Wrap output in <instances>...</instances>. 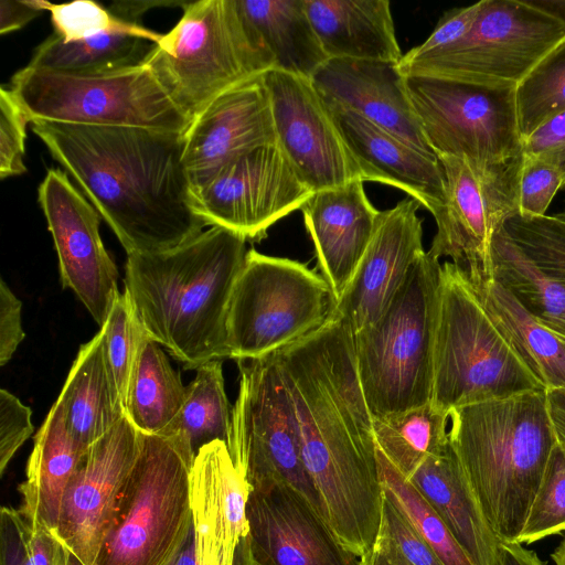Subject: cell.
<instances>
[{"label": "cell", "mask_w": 565, "mask_h": 565, "mask_svg": "<svg viewBox=\"0 0 565 565\" xmlns=\"http://www.w3.org/2000/svg\"><path fill=\"white\" fill-rule=\"evenodd\" d=\"M274 356L323 518L339 541L361 557L379 534L383 489L353 335L329 313L321 327Z\"/></svg>", "instance_id": "cell-1"}, {"label": "cell", "mask_w": 565, "mask_h": 565, "mask_svg": "<svg viewBox=\"0 0 565 565\" xmlns=\"http://www.w3.org/2000/svg\"><path fill=\"white\" fill-rule=\"evenodd\" d=\"M30 124L127 255L175 248L207 226L192 206L183 135L139 127Z\"/></svg>", "instance_id": "cell-2"}, {"label": "cell", "mask_w": 565, "mask_h": 565, "mask_svg": "<svg viewBox=\"0 0 565 565\" xmlns=\"http://www.w3.org/2000/svg\"><path fill=\"white\" fill-rule=\"evenodd\" d=\"M246 242L211 226L175 248L127 255L125 292L140 324L186 369L230 358L227 311Z\"/></svg>", "instance_id": "cell-3"}, {"label": "cell", "mask_w": 565, "mask_h": 565, "mask_svg": "<svg viewBox=\"0 0 565 565\" xmlns=\"http://www.w3.org/2000/svg\"><path fill=\"white\" fill-rule=\"evenodd\" d=\"M449 443L481 512L500 540L518 542L556 437L546 392L454 408Z\"/></svg>", "instance_id": "cell-4"}, {"label": "cell", "mask_w": 565, "mask_h": 565, "mask_svg": "<svg viewBox=\"0 0 565 565\" xmlns=\"http://www.w3.org/2000/svg\"><path fill=\"white\" fill-rule=\"evenodd\" d=\"M441 264L418 256L382 316L353 335L358 376L373 417L430 403Z\"/></svg>", "instance_id": "cell-5"}, {"label": "cell", "mask_w": 565, "mask_h": 565, "mask_svg": "<svg viewBox=\"0 0 565 565\" xmlns=\"http://www.w3.org/2000/svg\"><path fill=\"white\" fill-rule=\"evenodd\" d=\"M532 391L546 392L492 322L467 273L441 264L430 403L449 414Z\"/></svg>", "instance_id": "cell-6"}, {"label": "cell", "mask_w": 565, "mask_h": 565, "mask_svg": "<svg viewBox=\"0 0 565 565\" xmlns=\"http://www.w3.org/2000/svg\"><path fill=\"white\" fill-rule=\"evenodd\" d=\"M182 10L143 65L192 122L223 93L275 68V61L235 0L190 1Z\"/></svg>", "instance_id": "cell-7"}, {"label": "cell", "mask_w": 565, "mask_h": 565, "mask_svg": "<svg viewBox=\"0 0 565 565\" xmlns=\"http://www.w3.org/2000/svg\"><path fill=\"white\" fill-rule=\"evenodd\" d=\"M194 456L174 439L142 434L136 462L94 565H170L193 525Z\"/></svg>", "instance_id": "cell-8"}, {"label": "cell", "mask_w": 565, "mask_h": 565, "mask_svg": "<svg viewBox=\"0 0 565 565\" xmlns=\"http://www.w3.org/2000/svg\"><path fill=\"white\" fill-rule=\"evenodd\" d=\"M9 89L30 122L139 127L180 135L191 125L143 64L98 75L26 65L12 76Z\"/></svg>", "instance_id": "cell-9"}, {"label": "cell", "mask_w": 565, "mask_h": 565, "mask_svg": "<svg viewBox=\"0 0 565 565\" xmlns=\"http://www.w3.org/2000/svg\"><path fill=\"white\" fill-rule=\"evenodd\" d=\"M328 282L307 265L248 249L226 320L230 359H259L301 340L327 320Z\"/></svg>", "instance_id": "cell-10"}, {"label": "cell", "mask_w": 565, "mask_h": 565, "mask_svg": "<svg viewBox=\"0 0 565 565\" xmlns=\"http://www.w3.org/2000/svg\"><path fill=\"white\" fill-rule=\"evenodd\" d=\"M563 39L565 26L526 0H482L470 30L430 54L402 60L404 76L514 86Z\"/></svg>", "instance_id": "cell-11"}, {"label": "cell", "mask_w": 565, "mask_h": 565, "mask_svg": "<svg viewBox=\"0 0 565 565\" xmlns=\"http://www.w3.org/2000/svg\"><path fill=\"white\" fill-rule=\"evenodd\" d=\"M237 364L239 386L228 447L235 468L250 490L288 484L322 514L318 492L303 465L292 406L274 353Z\"/></svg>", "instance_id": "cell-12"}, {"label": "cell", "mask_w": 565, "mask_h": 565, "mask_svg": "<svg viewBox=\"0 0 565 565\" xmlns=\"http://www.w3.org/2000/svg\"><path fill=\"white\" fill-rule=\"evenodd\" d=\"M405 77L423 134L437 157L487 164L523 154L516 87Z\"/></svg>", "instance_id": "cell-13"}, {"label": "cell", "mask_w": 565, "mask_h": 565, "mask_svg": "<svg viewBox=\"0 0 565 565\" xmlns=\"http://www.w3.org/2000/svg\"><path fill=\"white\" fill-rule=\"evenodd\" d=\"M445 177V199L433 215L437 231L427 252L448 257L470 280L492 277L491 241L504 221L519 213L523 154L510 160L476 164L438 157Z\"/></svg>", "instance_id": "cell-14"}, {"label": "cell", "mask_w": 565, "mask_h": 565, "mask_svg": "<svg viewBox=\"0 0 565 565\" xmlns=\"http://www.w3.org/2000/svg\"><path fill=\"white\" fill-rule=\"evenodd\" d=\"M312 193L276 140L224 164L191 191V200L206 225L259 242L273 224L301 209Z\"/></svg>", "instance_id": "cell-15"}, {"label": "cell", "mask_w": 565, "mask_h": 565, "mask_svg": "<svg viewBox=\"0 0 565 565\" xmlns=\"http://www.w3.org/2000/svg\"><path fill=\"white\" fill-rule=\"evenodd\" d=\"M38 201L57 253L63 287L75 292L102 327L120 292L118 269L100 237V215L58 168L47 170Z\"/></svg>", "instance_id": "cell-16"}, {"label": "cell", "mask_w": 565, "mask_h": 565, "mask_svg": "<svg viewBox=\"0 0 565 565\" xmlns=\"http://www.w3.org/2000/svg\"><path fill=\"white\" fill-rule=\"evenodd\" d=\"M262 78L276 140L303 183L316 192L361 179L311 78L277 68Z\"/></svg>", "instance_id": "cell-17"}, {"label": "cell", "mask_w": 565, "mask_h": 565, "mask_svg": "<svg viewBox=\"0 0 565 565\" xmlns=\"http://www.w3.org/2000/svg\"><path fill=\"white\" fill-rule=\"evenodd\" d=\"M141 433L124 417L83 455L65 489L55 535L94 565L140 449Z\"/></svg>", "instance_id": "cell-18"}, {"label": "cell", "mask_w": 565, "mask_h": 565, "mask_svg": "<svg viewBox=\"0 0 565 565\" xmlns=\"http://www.w3.org/2000/svg\"><path fill=\"white\" fill-rule=\"evenodd\" d=\"M420 203L406 196L381 211L372 239L330 315L352 334L377 320L405 281L414 263L425 250Z\"/></svg>", "instance_id": "cell-19"}, {"label": "cell", "mask_w": 565, "mask_h": 565, "mask_svg": "<svg viewBox=\"0 0 565 565\" xmlns=\"http://www.w3.org/2000/svg\"><path fill=\"white\" fill-rule=\"evenodd\" d=\"M246 515L257 565H359L322 514L288 484L250 490Z\"/></svg>", "instance_id": "cell-20"}, {"label": "cell", "mask_w": 565, "mask_h": 565, "mask_svg": "<svg viewBox=\"0 0 565 565\" xmlns=\"http://www.w3.org/2000/svg\"><path fill=\"white\" fill-rule=\"evenodd\" d=\"M249 493L223 441L199 450L190 477L198 565H235L254 558L246 515Z\"/></svg>", "instance_id": "cell-21"}, {"label": "cell", "mask_w": 565, "mask_h": 565, "mask_svg": "<svg viewBox=\"0 0 565 565\" xmlns=\"http://www.w3.org/2000/svg\"><path fill=\"white\" fill-rule=\"evenodd\" d=\"M183 141L190 191L201 188L233 159L275 142L271 107L262 76L215 98L192 120Z\"/></svg>", "instance_id": "cell-22"}, {"label": "cell", "mask_w": 565, "mask_h": 565, "mask_svg": "<svg viewBox=\"0 0 565 565\" xmlns=\"http://www.w3.org/2000/svg\"><path fill=\"white\" fill-rule=\"evenodd\" d=\"M311 81L326 103L349 108L418 150L435 154L396 63L329 58Z\"/></svg>", "instance_id": "cell-23"}, {"label": "cell", "mask_w": 565, "mask_h": 565, "mask_svg": "<svg viewBox=\"0 0 565 565\" xmlns=\"http://www.w3.org/2000/svg\"><path fill=\"white\" fill-rule=\"evenodd\" d=\"M324 104L363 182L403 190L433 215L441 207L445 177L436 154L418 150L349 108Z\"/></svg>", "instance_id": "cell-24"}, {"label": "cell", "mask_w": 565, "mask_h": 565, "mask_svg": "<svg viewBox=\"0 0 565 565\" xmlns=\"http://www.w3.org/2000/svg\"><path fill=\"white\" fill-rule=\"evenodd\" d=\"M361 179L313 192L301 206L318 267L335 302L355 273L380 216Z\"/></svg>", "instance_id": "cell-25"}, {"label": "cell", "mask_w": 565, "mask_h": 565, "mask_svg": "<svg viewBox=\"0 0 565 565\" xmlns=\"http://www.w3.org/2000/svg\"><path fill=\"white\" fill-rule=\"evenodd\" d=\"M305 9L329 58L398 63L387 0H303Z\"/></svg>", "instance_id": "cell-26"}, {"label": "cell", "mask_w": 565, "mask_h": 565, "mask_svg": "<svg viewBox=\"0 0 565 565\" xmlns=\"http://www.w3.org/2000/svg\"><path fill=\"white\" fill-rule=\"evenodd\" d=\"M409 480L447 525L473 565H492L498 541L449 445L428 457Z\"/></svg>", "instance_id": "cell-27"}, {"label": "cell", "mask_w": 565, "mask_h": 565, "mask_svg": "<svg viewBox=\"0 0 565 565\" xmlns=\"http://www.w3.org/2000/svg\"><path fill=\"white\" fill-rule=\"evenodd\" d=\"M56 403L70 434L84 450L126 417L102 330L79 348Z\"/></svg>", "instance_id": "cell-28"}, {"label": "cell", "mask_w": 565, "mask_h": 565, "mask_svg": "<svg viewBox=\"0 0 565 565\" xmlns=\"http://www.w3.org/2000/svg\"><path fill=\"white\" fill-rule=\"evenodd\" d=\"M85 452L70 434L55 402L34 437L26 479L19 486V511L26 520L55 532L65 489Z\"/></svg>", "instance_id": "cell-29"}, {"label": "cell", "mask_w": 565, "mask_h": 565, "mask_svg": "<svg viewBox=\"0 0 565 565\" xmlns=\"http://www.w3.org/2000/svg\"><path fill=\"white\" fill-rule=\"evenodd\" d=\"M246 23L275 61V68L311 78L329 60L303 0H235Z\"/></svg>", "instance_id": "cell-30"}, {"label": "cell", "mask_w": 565, "mask_h": 565, "mask_svg": "<svg viewBox=\"0 0 565 565\" xmlns=\"http://www.w3.org/2000/svg\"><path fill=\"white\" fill-rule=\"evenodd\" d=\"M472 284L492 322L545 390L565 388L562 339L540 324L493 276Z\"/></svg>", "instance_id": "cell-31"}, {"label": "cell", "mask_w": 565, "mask_h": 565, "mask_svg": "<svg viewBox=\"0 0 565 565\" xmlns=\"http://www.w3.org/2000/svg\"><path fill=\"white\" fill-rule=\"evenodd\" d=\"M185 390L160 344L148 337L132 366L125 415L140 433L159 435L179 413Z\"/></svg>", "instance_id": "cell-32"}, {"label": "cell", "mask_w": 565, "mask_h": 565, "mask_svg": "<svg viewBox=\"0 0 565 565\" xmlns=\"http://www.w3.org/2000/svg\"><path fill=\"white\" fill-rule=\"evenodd\" d=\"M156 44L129 33L70 42L53 33L35 49L28 66L79 75L114 73L142 65Z\"/></svg>", "instance_id": "cell-33"}, {"label": "cell", "mask_w": 565, "mask_h": 565, "mask_svg": "<svg viewBox=\"0 0 565 565\" xmlns=\"http://www.w3.org/2000/svg\"><path fill=\"white\" fill-rule=\"evenodd\" d=\"M232 412L224 388L222 360H212L196 369L179 413L159 435L174 439L194 457L203 446L215 440L228 448Z\"/></svg>", "instance_id": "cell-34"}, {"label": "cell", "mask_w": 565, "mask_h": 565, "mask_svg": "<svg viewBox=\"0 0 565 565\" xmlns=\"http://www.w3.org/2000/svg\"><path fill=\"white\" fill-rule=\"evenodd\" d=\"M492 276L529 313L555 334L565 337V286L544 275L501 227L491 241Z\"/></svg>", "instance_id": "cell-35"}, {"label": "cell", "mask_w": 565, "mask_h": 565, "mask_svg": "<svg viewBox=\"0 0 565 565\" xmlns=\"http://www.w3.org/2000/svg\"><path fill=\"white\" fill-rule=\"evenodd\" d=\"M449 414L431 403L398 414L373 417L376 448L405 478L449 445Z\"/></svg>", "instance_id": "cell-36"}, {"label": "cell", "mask_w": 565, "mask_h": 565, "mask_svg": "<svg viewBox=\"0 0 565 565\" xmlns=\"http://www.w3.org/2000/svg\"><path fill=\"white\" fill-rule=\"evenodd\" d=\"M383 494L408 519L444 565H473L445 522L413 484L376 448Z\"/></svg>", "instance_id": "cell-37"}, {"label": "cell", "mask_w": 565, "mask_h": 565, "mask_svg": "<svg viewBox=\"0 0 565 565\" xmlns=\"http://www.w3.org/2000/svg\"><path fill=\"white\" fill-rule=\"evenodd\" d=\"M515 99L522 140L565 111V39L519 83Z\"/></svg>", "instance_id": "cell-38"}, {"label": "cell", "mask_w": 565, "mask_h": 565, "mask_svg": "<svg viewBox=\"0 0 565 565\" xmlns=\"http://www.w3.org/2000/svg\"><path fill=\"white\" fill-rule=\"evenodd\" d=\"M510 241L547 277L565 286V224L555 215H511L503 223Z\"/></svg>", "instance_id": "cell-39"}, {"label": "cell", "mask_w": 565, "mask_h": 565, "mask_svg": "<svg viewBox=\"0 0 565 565\" xmlns=\"http://www.w3.org/2000/svg\"><path fill=\"white\" fill-rule=\"evenodd\" d=\"M43 10L51 13V21L62 40L78 41L102 34L129 33L158 43L162 34L141 24L126 22L114 15L109 9L90 0H76L70 3L53 4L41 0Z\"/></svg>", "instance_id": "cell-40"}, {"label": "cell", "mask_w": 565, "mask_h": 565, "mask_svg": "<svg viewBox=\"0 0 565 565\" xmlns=\"http://www.w3.org/2000/svg\"><path fill=\"white\" fill-rule=\"evenodd\" d=\"M100 330L104 335L106 360L124 406L138 351L149 337L140 324L125 291L116 299Z\"/></svg>", "instance_id": "cell-41"}, {"label": "cell", "mask_w": 565, "mask_h": 565, "mask_svg": "<svg viewBox=\"0 0 565 565\" xmlns=\"http://www.w3.org/2000/svg\"><path fill=\"white\" fill-rule=\"evenodd\" d=\"M564 531L565 451L556 443L518 542L530 544Z\"/></svg>", "instance_id": "cell-42"}, {"label": "cell", "mask_w": 565, "mask_h": 565, "mask_svg": "<svg viewBox=\"0 0 565 565\" xmlns=\"http://www.w3.org/2000/svg\"><path fill=\"white\" fill-rule=\"evenodd\" d=\"M0 178L21 175L24 164L26 126L30 118L9 88H0Z\"/></svg>", "instance_id": "cell-43"}, {"label": "cell", "mask_w": 565, "mask_h": 565, "mask_svg": "<svg viewBox=\"0 0 565 565\" xmlns=\"http://www.w3.org/2000/svg\"><path fill=\"white\" fill-rule=\"evenodd\" d=\"M559 189L563 175L553 163L523 154L519 184V214L544 216Z\"/></svg>", "instance_id": "cell-44"}, {"label": "cell", "mask_w": 565, "mask_h": 565, "mask_svg": "<svg viewBox=\"0 0 565 565\" xmlns=\"http://www.w3.org/2000/svg\"><path fill=\"white\" fill-rule=\"evenodd\" d=\"M377 537L412 565H444L408 519L384 494Z\"/></svg>", "instance_id": "cell-45"}, {"label": "cell", "mask_w": 565, "mask_h": 565, "mask_svg": "<svg viewBox=\"0 0 565 565\" xmlns=\"http://www.w3.org/2000/svg\"><path fill=\"white\" fill-rule=\"evenodd\" d=\"M31 408L7 390L0 391V473L23 443L32 435L34 426Z\"/></svg>", "instance_id": "cell-46"}, {"label": "cell", "mask_w": 565, "mask_h": 565, "mask_svg": "<svg viewBox=\"0 0 565 565\" xmlns=\"http://www.w3.org/2000/svg\"><path fill=\"white\" fill-rule=\"evenodd\" d=\"M479 9L480 1L446 11L429 36L403 56L406 58L420 57L457 42L470 30Z\"/></svg>", "instance_id": "cell-47"}, {"label": "cell", "mask_w": 565, "mask_h": 565, "mask_svg": "<svg viewBox=\"0 0 565 565\" xmlns=\"http://www.w3.org/2000/svg\"><path fill=\"white\" fill-rule=\"evenodd\" d=\"M523 154L539 157L556 166L563 175L565 189V111L523 140Z\"/></svg>", "instance_id": "cell-48"}, {"label": "cell", "mask_w": 565, "mask_h": 565, "mask_svg": "<svg viewBox=\"0 0 565 565\" xmlns=\"http://www.w3.org/2000/svg\"><path fill=\"white\" fill-rule=\"evenodd\" d=\"M22 303L1 279L0 284V364L12 358L25 337L21 320Z\"/></svg>", "instance_id": "cell-49"}, {"label": "cell", "mask_w": 565, "mask_h": 565, "mask_svg": "<svg viewBox=\"0 0 565 565\" xmlns=\"http://www.w3.org/2000/svg\"><path fill=\"white\" fill-rule=\"evenodd\" d=\"M43 11L41 0H2L0 2V34L26 25Z\"/></svg>", "instance_id": "cell-50"}, {"label": "cell", "mask_w": 565, "mask_h": 565, "mask_svg": "<svg viewBox=\"0 0 565 565\" xmlns=\"http://www.w3.org/2000/svg\"><path fill=\"white\" fill-rule=\"evenodd\" d=\"M190 1H164V0H140V1H115L108 8L117 18L130 22L139 23V18L153 8L161 7H181L184 9Z\"/></svg>", "instance_id": "cell-51"}, {"label": "cell", "mask_w": 565, "mask_h": 565, "mask_svg": "<svg viewBox=\"0 0 565 565\" xmlns=\"http://www.w3.org/2000/svg\"><path fill=\"white\" fill-rule=\"evenodd\" d=\"M492 565H545L534 551L519 542L498 541Z\"/></svg>", "instance_id": "cell-52"}, {"label": "cell", "mask_w": 565, "mask_h": 565, "mask_svg": "<svg viewBox=\"0 0 565 565\" xmlns=\"http://www.w3.org/2000/svg\"><path fill=\"white\" fill-rule=\"evenodd\" d=\"M546 405L556 441L565 451V388L547 390Z\"/></svg>", "instance_id": "cell-53"}, {"label": "cell", "mask_w": 565, "mask_h": 565, "mask_svg": "<svg viewBox=\"0 0 565 565\" xmlns=\"http://www.w3.org/2000/svg\"><path fill=\"white\" fill-rule=\"evenodd\" d=\"M530 6L557 20L565 26V0H526Z\"/></svg>", "instance_id": "cell-54"}, {"label": "cell", "mask_w": 565, "mask_h": 565, "mask_svg": "<svg viewBox=\"0 0 565 565\" xmlns=\"http://www.w3.org/2000/svg\"><path fill=\"white\" fill-rule=\"evenodd\" d=\"M170 565H198L193 525L185 542Z\"/></svg>", "instance_id": "cell-55"}, {"label": "cell", "mask_w": 565, "mask_h": 565, "mask_svg": "<svg viewBox=\"0 0 565 565\" xmlns=\"http://www.w3.org/2000/svg\"><path fill=\"white\" fill-rule=\"evenodd\" d=\"M0 565H19L13 545L9 537L0 532Z\"/></svg>", "instance_id": "cell-56"}, {"label": "cell", "mask_w": 565, "mask_h": 565, "mask_svg": "<svg viewBox=\"0 0 565 565\" xmlns=\"http://www.w3.org/2000/svg\"><path fill=\"white\" fill-rule=\"evenodd\" d=\"M359 565H393L385 553L375 543L373 548L360 557Z\"/></svg>", "instance_id": "cell-57"}, {"label": "cell", "mask_w": 565, "mask_h": 565, "mask_svg": "<svg viewBox=\"0 0 565 565\" xmlns=\"http://www.w3.org/2000/svg\"><path fill=\"white\" fill-rule=\"evenodd\" d=\"M375 543L381 547L393 565H412L381 539L376 537Z\"/></svg>", "instance_id": "cell-58"}, {"label": "cell", "mask_w": 565, "mask_h": 565, "mask_svg": "<svg viewBox=\"0 0 565 565\" xmlns=\"http://www.w3.org/2000/svg\"><path fill=\"white\" fill-rule=\"evenodd\" d=\"M551 556L555 565H565V536Z\"/></svg>", "instance_id": "cell-59"}, {"label": "cell", "mask_w": 565, "mask_h": 565, "mask_svg": "<svg viewBox=\"0 0 565 565\" xmlns=\"http://www.w3.org/2000/svg\"><path fill=\"white\" fill-rule=\"evenodd\" d=\"M63 565H85L72 551L66 547V555Z\"/></svg>", "instance_id": "cell-60"}, {"label": "cell", "mask_w": 565, "mask_h": 565, "mask_svg": "<svg viewBox=\"0 0 565 565\" xmlns=\"http://www.w3.org/2000/svg\"><path fill=\"white\" fill-rule=\"evenodd\" d=\"M555 217L558 218L561 222H563L565 224V210L559 212V213H557L555 215Z\"/></svg>", "instance_id": "cell-61"}, {"label": "cell", "mask_w": 565, "mask_h": 565, "mask_svg": "<svg viewBox=\"0 0 565 565\" xmlns=\"http://www.w3.org/2000/svg\"><path fill=\"white\" fill-rule=\"evenodd\" d=\"M557 335H558V334H557ZM558 337H559V338L562 339V341L565 343V337H562V335H558Z\"/></svg>", "instance_id": "cell-62"}]
</instances>
